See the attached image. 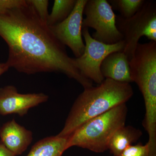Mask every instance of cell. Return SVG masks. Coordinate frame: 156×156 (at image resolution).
<instances>
[{"mask_svg":"<svg viewBox=\"0 0 156 156\" xmlns=\"http://www.w3.org/2000/svg\"><path fill=\"white\" fill-rule=\"evenodd\" d=\"M82 35L85 40V50L80 57L74 58L75 66L83 76L99 85L105 79L101 72V65L111 53L123 52L124 41L107 44L93 39L87 28L82 29Z\"/></svg>","mask_w":156,"mask_h":156,"instance_id":"cell-6","label":"cell"},{"mask_svg":"<svg viewBox=\"0 0 156 156\" xmlns=\"http://www.w3.org/2000/svg\"><path fill=\"white\" fill-rule=\"evenodd\" d=\"M9 68H10L9 66L6 62L0 63V76H2L4 73L6 72Z\"/></svg>","mask_w":156,"mask_h":156,"instance_id":"cell-19","label":"cell"},{"mask_svg":"<svg viewBox=\"0 0 156 156\" xmlns=\"http://www.w3.org/2000/svg\"><path fill=\"white\" fill-rule=\"evenodd\" d=\"M77 0H55L52 11L48 16L49 27L60 23L68 17L73 10Z\"/></svg>","mask_w":156,"mask_h":156,"instance_id":"cell-13","label":"cell"},{"mask_svg":"<svg viewBox=\"0 0 156 156\" xmlns=\"http://www.w3.org/2000/svg\"><path fill=\"white\" fill-rule=\"evenodd\" d=\"M105 79H110L121 83H132L129 59L123 52L111 53L105 58L100 66Z\"/></svg>","mask_w":156,"mask_h":156,"instance_id":"cell-10","label":"cell"},{"mask_svg":"<svg viewBox=\"0 0 156 156\" xmlns=\"http://www.w3.org/2000/svg\"><path fill=\"white\" fill-rule=\"evenodd\" d=\"M116 26L123 36V52L129 61L133 58L140 39L146 37L156 42V4L154 1H145L139 11L129 18L116 16Z\"/></svg>","mask_w":156,"mask_h":156,"instance_id":"cell-4","label":"cell"},{"mask_svg":"<svg viewBox=\"0 0 156 156\" xmlns=\"http://www.w3.org/2000/svg\"><path fill=\"white\" fill-rule=\"evenodd\" d=\"M87 1L77 0L73 10L66 19L50 27L56 38L71 49L76 58L80 57L85 50V45L82 38V23Z\"/></svg>","mask_w":156,"mask_h":156,"instance_id":"cell-7","label":"cell"},{"mask_svg":"<svg viewBox=\"0 0 156 156\" xmlns=\"http://www.w3.org/2000/svg\"><path fill=\"white\" fill-rule=\"evenodd\" d=\"M134 94L130 83L110 79L84 89L75 101L64 127L57 135L69 137L81 125L115 107L126 103Z\"/></svg>","mask_w":156,"mask_h":156,"instance_id":"cell-2","label":"cell"},{"mask_svg":"<svg viewBox=\"0 0 156 156\" xmlns=\"http://www.w3.org/2000/svg\"><path fill=\"white\" fill-rule=\"evenodd\" d=\"M68 137H45L35 144L27 156H62L66 150Z\"/></svg>","mask_w":156,"mask_h":156,"instance_id":"cell-12","label":"cell"},{"mask_svg":"<svg viewBox=\"0 0 156 156\" xmlns=\"http://www.w3.org/2000/svg\"><path fill=\"white\" fill-rule=\"evenodd\" d=\"M49 96L43 93L20 94L14 86L0 89V114H17L23 117L32 108L48 101Z\"/></svg>","mask_w":156,"mask_h":156,"instance_id":"cell-8","label":"cell"},{"mask_svg":"<svg viewBox=\"0 0 156 156\" xmlns=\"http://www.w3.org/2000/svg\"><path fill=\"white\" fill-rule=\"evenodd\" d=\"M127 114L126 103L122 104L89 120L68 137L66 150L74 146L97 153L107 150L115 132L126 125Z\"/></svg>","mask_w":156,"mask_h":156,"instance_id":"cell-3","label":"cell"},{"mask_svg":"<svg viewBox=\"0 0 156 156\" xmlns=\"http://www.w3.org/2000/svg\"><path fill=\"white\" fill-rule=\"evenodd\" d=\"M144 0H111L112 9L120 12L121 17L124 18H130L134 16L145 3Z\"/></svg>","mask_w":156,"mask_h":156,"instance_id":"cell-14","label":"cell"},{"mask_svg":"<svg viewBox=\"0 0 156 156\" xmlns=\"http://www.w3.org/2000/svg\"><path fill=\"white\" fill-rule=\"evenodd\" d=\"M27 2L33 7L42 21L47 23L49 15L48 11L49 1L48 0H27Z\"/></svg>","mask_w":156,"mask_h":156,"instance_id":"cell-15","label":"cell"},{"mask_svg":"<svg viewBox=\"0 0 156 156\" xmlns=\"http://www.w3.org/2000/svg\"><path fill=\"white\" fill-rule=\"evenodd\" d=\"M25 0H0V14H5L10 10L23 5Z\"/></svg>","mask_w":156,"mask_h":156,"instance_id":"cell-17","label":"cell"},{"mask_svg":"<svg viewBox=\"0 0 156 156\" xmlns=\"http://www.w3.org/2000/svg\"><path fill=\"white\" fill-rule=\"evenodd\" d=\"M0 36L9 47L6 63L27 74L59 73L83 87L93 82L83 76L68 55L66 46L56 38L27 1L25 5L0 14Z\"/></svg>","mask_w":156,"mask_h":156,"instance_id":"cell-1","label":"cell"},{"mask_svg":"<svg viewBox=\"0 0 156 156\" xmlns=\"http://www.w3.org/2000/svg\"><path fill=\"white\" fill-rule=\"evenodd\" d=\"M1 142L16 156L23 153L32 141L33 133L14 119L5 123L0 128Z\"/></svg>","mask_w":156,"mask_h":156,"instance_id":"cell-9","label":"cell"},{"mask_svg":"<svg viewBox=\"0 0 156 156\" xmlns=\"http://www.w3.org/2000/svg\"><path fill=\"white\" fill-rule=\"evenodd\" d=\"M142 135V131L131 126L119 128L110 141L108 150L114 156H118L130 145L136 142Z\"/></svg>","mask_w":156,"mask_h":156,"instance_id":"cell-11","label":"cell"},{"mask_svg":"<svg viewBox=\"0 0 156 156\" xmlns=\"http://www.w3.org/2000/svg\"><path fill=\"white\" fill-rule=\"evenodd\" d=\"M0 156H16L0 142Z\"/></svg>","mask_w":156,"mask_h":156,"instance_id":"cell-18","label":"cell"},{"mask_svg":"<svg viewBox=\"0 0 156 156\" xmlns=\"http://www.w3.org/2000/svg\"><path fill=\"white\" fill-rule=\"evenodd\" d=\"M84 14L82 29L92 28L95 32L92 37L107 44H113L123 41V36L116 26V16L106 0H88Z\"/></svg>","mask_w":156,"mask_h":156,"instance_id":"cell-5","label":"cell"},{"mask_svg":"<svg viewBox=\"0 0 156 156\" xmlns=\"http://www.w3.org/2000/svg\"><path fill=\"white\" fill-rule=\"evenodd\" d=\"M148 145L141 144L130 145L118 156H148Z\"/></svg>","mask_w":156,"mask_h":156,"instance_id":"cell-16","label":"cell"}]
</instances>
